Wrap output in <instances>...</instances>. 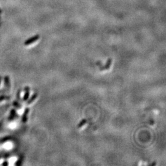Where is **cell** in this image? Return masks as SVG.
<instances>
[{
	"instance_id": "6da1fadb",
	"label": "cell",
	"mask_w": 166,
	"mask_h": 166,
	"mask_svg": "<svg viewBox=\"0 0 166 166\" xmlns=\"http://www.w3.org/2000/svg\"><path fill=\"white\" fill-rule=\"evenodd\" d=\"M39 37H40V36L39 35H36L35 36H33L31 37V38H29V39L26 40V41H25V43H24V44H25V46L30 45V44H33V43L36 42L37 40L39 39Z\"/></svg>"
},
{
	"instance_id": "7a4b0ae2",
	"label": "cell",
	"mask_w": 166,
	"mask_h": 166,
	"mask_svg": "<svg viewBox=\"0 0 166 166\" xmlns=\"http://www.w3.org/2000/svg\"><path fill=\"white\" fill-rule=\"evenodd\" d=\"M30 112V108H27L25 109L24 111V114H23L22 117V121L23 123H26L27 122V120H28V114Z\"/></svg>"
},
{
	"instance_id": "3957f363",
	"label": "cell",
	"mask_w": 166,
	"mask_h": 166,
	"mask_svg": "<svg viewBox=\"0 0 166 166\" xmlns=\"http://www.w3.org/2000/svg\"><path fill=\"white\" fill-rule=\"evenodd\" d=\"M18 117V116L17 115V114L15 110L12 109V110H11V112H10V115L9 116V118H8V119H9V121H12V120H14V119L17 118Z\"/></svg>"
},
{
	"instance_id": "277c9868",
	"label": "cell",
	"mask_w": 166,
	"mask_h": 166,
	"mask_svg": "<svg viewBox=\"0 0 166 166\" xmlns=\"http://www.w3.org/2000/svg\"><path fill=\"white\" fill-rule=\"evenodd\" d=\"M30 88L28 86H26L24 89V91H25V94H24V97H23V100L24 101H27L28 99L30 97Z\"/></svg>"
},
{
	"instance_id": "5b68a950",
	"label": "cell",
	"mask_w": 166,
	"mask_h": 166,
	"mask_svg": "<svg viewBox=\"0 0 166 166\" xmlns=\"http://www.w3.org/2000/svg\"><path fill=\"white\" fill-rule=\"evenodd\" d=\"M4 82H5V88L9 89L10 88H11V81H10L9 76H6L5 78H4Z\"/></svg>"
},
{
	"instance_id": "8992f818",
	"label": "cell",
	"mask_w": 166,
	"mask_h": 166,
	"mask_svg": "<svg viewBox=\"0 0 166 166\" xmlns=\"http://www.w3.org/2000/svg\"><path fill=\"white\" fill-rule=\"evenodd\" d=\"M37 97H38V94H37V93H35V94H33L30 98H28V99L27 100V105H30V104L32 103L33 102V101H35Z\"/></svg>"
},
{
	"instance_id": "52a82bcc",
	"label": "cell",
	"mask_w": 166,
	"mask_h": 166,
	"mask_svg": "<svg viewBox=\"0 0 166 166\" xmlns=\"http://www.w3.org/2000/svg\"><path fill=\"white\" fill-rule=\"evenodd\" d=\"M87 122H88V121H87L86 119H82L79 122L78 126H77V127L79 129L81 128V127H82L86 124Z\"/></svg>"
},
{
	"instance_id": "ba28073f",
	"label": "cell",
	"mask_w": 166,
	"mask_h": 166,
	"mask_svg": "<svg viewBox=\"0 0 166 166\" xmlns=\"http://www.w3.org/2000/svg\"><path fill=\"white\" fill-rule=\"evenodd\" d=\"M111 63H112V59H111V58H109L108 59V60H107V64H106L105 67H104V68L103 70H108V69H109L110 66H111Z\"/></svg>"
},
{
	"instance_id": "9c48e42d",
	"label": "cell",
	"mask_w": 166,
	"mask_h": 166,
	"mask_svg": "<svg viewBox=\"0 0 166 166\" xmlns=\"http://www.w3.org/2000/svg\"><path fill=\"white\" fill-rule=\"evenodd\" d=\"M24 156H22V155L19 158H18V159L17 160V161L16 162V163H15V165H17V166H20V165L21 164H22L23 160H24Z\"/></svg>"
},
{
	"instance_id": "30bf717a",
	"label": "cell",
	"mask_w": 166,
	"mask_h": 166,
	"mask_svg": "<svg viewBox=\"0 0 166 166\" xmlns=\"http://www.w3.org/2000/svg\"><path fill=\"white\" fill-rule=\"evenodd\" d=\"M13 105L17 109H20L22 108V105L17 101H14L13 102Z\"/></svg>"
},
{
	"instance_id": "8fae6325",
	"label": "cell",
	"mask_w": 166,
	"mask_h": 166,
	"mask_svg": "<svg viewBox=\"0 0 166 166\" xmlns=\"http://www.w3.org/2000/svg\"><path fill=\"white\" fill-rule=\"evenodd\" d=\"M9 96H6V95H1L0 96V101H2L3 100H9L10 99Z\"/></svg>"
},
{
	"instance_id": "7c38bea8",
	"label": "cell",
	"mask_w": 166,
	"mask_h": 166,
	"mask_svg": "<svg viewBox=\"0 0 166 166\" xmlns=\"http://www.w3.org/2000/svg\"><path fill=\"white\" fill-rule=\"evenodd\" d=\"M20 92H21V90H19V91H18L17 94V99L19 100H20Z\"/></svg>"
},
{
	"instance_id": "4fadbf2b",
	"label": "cell",
	"mask_w": 166,
	"mask_h": 166,
	"mask_svg": "<svg viewBox=\"0 0 166 166\" xmlns=\"http://www.w3.org/2000/svg\"><path fill=\"white\" fill-rule=\"evenodd\" d=\"M9 165V163L8 162V161H5L2 164V165H4V166H6V165Z\"/></svg>"
},
{
	"instance_id": "5bb4252c",
	"label": "cell",
	"mask_w": 166,
	"mask_h": 166,
	"mask_svg": "<svg viewBox=\"0 0 166 166\" xmlns=\"http://www.w3.org/2000/svg\"><path fill=\"white\" fill-rule=\"evenodd\" d=\"M156 163L153 162V163H152V164H150V165H156Z\"/></svg>"
},
{
	"instance_id": "9a60e30c",
	"label": "cell",
	"mask_w": 166,
	"mask_h": 166,
	"mask_svg": "<svg viewBox=\"0 0 166 166\" xmlns=\"http://www.w3.org/2000/svg\"><path fill=\"white\" fill-rule=\"evenodd\" d=\"M1 79H2V77L0 76V84H1Z\"/></svg>"
},
{
	"instance_id": "2e32d148",
	"label": "cell",
	"mask_w": 166,
	"mask_h": 166,
	"mask_svg": "<svg viewBox=\"0 0 166 166\" xmlns=\"http://www.w3.org/2000/svg\"><path fill=\"white\" fill-rule=\"evenodd\" d=\"M1 12H2V11H1V9H0V14H1Z\"/></svg>"
}]
</instances>
